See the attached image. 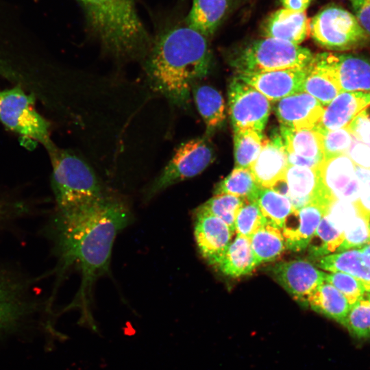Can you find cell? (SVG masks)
Masks as SVG:
<instances>
[{
  "label": "cell",
  "mask_w": 370,
  "mask_h": 370,
  "mask_svg": "<svg viewBox=\"0 0 370 370\" xmlns=\"http://www.w3.org/2000/svg\"><path fill=\"white\" fill-rule=\"evenodd\" d=\"M214 150L206 137L182 143L160 173L145 190L149 200L167 188L201 173L213 160Z\"/></svg>",
  "instance_id": "obj_8"
},
{
  "label": "cell",
  "mask_w": 370,
  "mask_h": 370,
  "mask_svg": "<svg viewBox=\"0 0 370 370\" xmlns=\"http://www.w3.org/2000/svg\"><path fill=\"white\" fill-rule=\"evenodd\" d=\"M260 187L249 169L234 168L215 188L214 195L228 194L256 201Z\"/></svg>",
  "instance_id": "obj_29"
},
{
  "label": "cell",
  "mask_w": 370,
  "mask_h": 370,
  "mask_svg": "<svg viewBox=\"0 0 370 370\" xmlns=\"http://www.w3.org/2000/svg\"><path fill=\"white\" fill-rule=\"evenodd\" d=\"M246 201L228 194L214 195L199 208L222 220L234 233L235 220L239 209Z\"/></svg>",
  "instance_id": "obj_33"
},
{
  "label": "cell",
  "mask_w": 370,
  "mask_h": 370,
  "mask_svg": "<svg viewBox=\"0 0 370 370\" xmlns=\"http://www.w3.org/2000/svg\"><path fill=\"white\" fill-rule=\"evenodd\" d=\"M343 241V232L325 214L321 219L308 246L309 256L318 259L336 251Z\"/></svg>",
  "instance_id": "obj_31"
},
{
  "label": "cell",
  "mask_w": 370,
  "mask_h": 370,
  "mask_svg": "<svg viewBox=\"0 0 370 370\" xmlns=\"http://www.w3.org/2000/svg\"><path fill=\"white\" fill-rule=\"evenodd\" d=\"M322 135L324 159L340 154H346L353 135L347 127L334 130H322L315 127Z\"/></svg>",
  "instance_id": "obj_38"
},
{
  "label": "cell",
  "mask_w": 370,
  "mask_h": 370,
  "mask_svg": "<svg viewBox=\"0 0 370 370\" xmlns=\"http://www.w3.org/2000/svg\"><path fill=\"white\" fill-rule=\"evenodd\" d=\"M310 33L319 45L336 51L356 49L369 40L353 13L337 5H329L314 15Z\"/></svg>",
  "instance_id": "obj_6"
},
{
  "label": "cell",
  "mask_w": 370,
  "mask_h": 370,
  "mask_svg": "<svg viewBox=\"0 0 370 370\" xmlns=\"http://www.w3.org/2000/svg\"><path fill=\"white\" fill-rule=\"evenodd\" d=\"M256 202L263 216L280 229L294 209L288 197L271 188L260 187Z\"/></svg>",
  "instance_id": "obj_32"
},
{
  "label": "cell",
  "mask_w": 370,
  "mask_h": 370,
  "mask_svg": "<svg viewBox=\"0 0 370 370\" xmlns=\"http://www.w3.org/2000/svg\"><path fill=\"white\" fill-rule=\"evenodd\" d=\"M249 239L256 266L275 260L286 248L282 231L269 221Z\"/></svg>",
  "instance_id": "obj_27"
},
{
  "label": "cell",
  "mask_w": 370,
  "mask_h": 370,
  "mask_svg": "<svg viewBox=\"0 0 370 370\" xmlns=\"http://www.w3.org/2000/svg\"><path fill=\"white\" fill-rule=\"evenodd\" d=\"M304 88L324 107L342 92L324 52L313 55L306 67Z\"/></svg>",
  "instance_id": "obj_21"
},
{
  "label": "cell",
  "mask_w": 370,
  "mask_h": 370,
  "mask_svg": "<svg viewBox=\"0 0 370 370\" xmlns=\"http://www.w3.org/2000/svg\"><path fill=\"white\" fill-rule=\"evenodd\" d=\"M194 236L199 251L208 264L217 267L234 232L222 220L199 208L195 214Z\"/></svg>",
  "instance_id": "obj_12"
},
{
  "label": "cell",
  "mask_w": 370,
  "mask_h": 370,
  "mask_svg": "<svg viewBox=\"0 0 370 370\" xmlns=\"http://www.w3.org/2000/svg\"><path fill=\"white\" fill-rule=\"evenodd\" d=\"M236 77L262 93L269 101H277L304 92L306 67L239 74Z\"/></svg>",
  "instance_id": "obj_13"
},
{
  "label": "cell",
  "mask_w": 370,
  "mask_h": 370,
  "mask_svg": "<svg viewBox=\"0 0 370 370\" xmlns=\"http://www.w3.org/2000/svg\"><path fill=\"white\" fill-rule=\"evenodd\" d=\"M286 147L281 135L265 138L257 158L250 166L254 179L260 187L270 188L282 178L288 169Z\"/></svg>",
  "instance_id": "obj_18"
},
{
  "label": "cell",
  "mask_w": 370,
  "mask_h": 370,
  "mask_svg": "<svg viewBox=\"0 0 370 370\" xmlns=\"http://www.w3.org/2000/svg\"><path fill=\"white\" fill-rule=\"evenodd\" d=\"M358 182L359 196L354 204L360 214L368 217H370V178Z\"/></svg>",
  "instance_id": "obj_43"
},
{
  "label": "cell",
  "mask_w": 370,
  "mask_h": 370,
  "mask_svg": "<svg viewBox=\"0 0 370 370\" xmlns=\"http://www.w3.org/2000/svg\"><path fill=\"white\" fill-rule=\"evenodd\" d=\"M288 165L318 169L324 160L321 134L314 127L294 130L280 127Z\"/></svg>",
  "instance_id": "obj_16"
},
{
  "label": "cell",
  "mask_w": 370,
  "mask_h": 370,
  "mask_svg": "<svg viewBox=\"0 0 370 370\" xmlns=\"http://www.w3.org/2000/svg\"><path fill=\"white\" fill-rule=\"evenodd\" d=\"M370 260V242L360 249Z\"/></svg>",
  "instance_id": "obj_46"
},
{
  "label": "cell",
  "mask_w": 370,
  "mask_h": 370,
  "mask_svg": "<svg viewBox=\"0 0 370 370\" xmlns=\"http://www.w3.org/2000/svg\"><path fill=\"white\" fill-rule=\"evenodd\" d=\"M317 260L319 268L347 273L358 280L366 291L370 293V260L360 249L331 254Z\"/></svg>",
  "instance_id": "obj_23"
},
{
  "label": "cell",
  "mask_w": 370,
  "mask_h": 370,
  "mask_svg": "<svg viewBox=\"0 0 370 370\" xmlns=\"http://www.w3.org/2000/svg\"><path fill=\"white\" fill-rule=\"evenodd\" d=\"M230 0H193L186 25L205 37L212 36L224 18Z\"/></svg>",
  "instance_id": "obj_24"
},
{
  "label": "cell",
  "mask_w": 370,
  "mask_h": 370,
  "mask_svg": "<svg viewBox=\"0 0 370 370\" xmlns=\"http://www.w3.org/2000/svg\"><path fill=\"white\" fill-rule=\"evenodd\" d=\"M347 127L356 138L370 146V103Z\"/></svg>",
  "instance_id": "obj_40"
},
{
  "label": "cell",
  "mask_w": 370,
  "mask_h": 370,
  "mask_svg": "<svg viewBox=\"0 0 370 370\" xmlns=\"http://www.w3.org/2000/svg\"><path fill=\"white\" fill-rule=\"evenodd\" d=\"M0 122L8 129L47 149L50 124L36 110L34 99L20 86L0 90Z\"/></svg>",
  "instance_id": "obj_7"
},
{
  "label": "cell",
  "mask_w": 370,
  "mask_h": 370,
  "mask_svg": "<svg viewBox=\"0 0 370 370\" xmlns=\"http://www.w3.org/2000/svg\"><path fill=\"white\" fill-rule=\"evenodd\" d=\"M346 154L356 166L370 169V146L354 136L352 145Z\"/></svg>",
  "instance_id": "obj_41"
},
{
  "label": "cell",
  "mask_w": 370,
  "mask_h": 370,
  "mask_svg": "<svg viewBox=\"0 0 370 370\" xmlns=\"http://www.w3.org/2000/svg\"><path fill=\"white\" fill-rule=\"evenodd\" d=\"M192 90L197 108L208 132L213 131L222 125L225 119V102L221 94L208 85H194Z\"/></svg>",
  "instance_id": "obj_28"
},
{
  "label": "cell",
  "mask_w": 370,
  "mask_h": 370,
  "mask_svg": "<svg viewBox=\"0 0 370 370\" xmlns=\"http://www.w3.org/2000/svg\"><path fill=\"white\" fill-rule=\"evenodd\" d=\"M22 310L16 288L0 278V330L14 321Z\"/></svg>",
  "instance_id": "obj_36"
},
{
  "label": "cell",
  "mask_w": 370,
  "mask_h": 370,
  "mask_svg": "<svg viewBox=\"0 0 370 370\" xmlns=\"http://www.w3.org/2000/svg\"><path fill=\"white\" fill-rule=\"evenodd\" d=\"M262 32L264 38L299 45L310 34V21L305 12L282 8L273 12L264 20Z\"/></svg>",
  "instance_id": "obj_19"
},
{
  "label": "cell",
  "mask_w": 370,
  "mask_h": 370,
  "mask_svg": "<svg viewBox=\"0 0 370 370\" xmlns=\"http://www.w3.org/2000/svg\"><path fill=\"white\" fill-rule=\"evenodd\" d=\"M256 267L249 238L237 235L216 267L226 275L237 278L249 274Z\"/></svg>",
  "instance_id": "obj_26"
},
{
  "label": "cell",
  "mask_w": 370,
  "mask_h": 370,
  "mask_svg": "<svg viewBox=\"0 0 370 370\" xmlns=\"http://www.w3.org/2000/svg\"><path fill=\"white\" fill-rule=\"evenodd\" d=\"M370 103V92H341L326 107L319 124L322 130H334L347 126Z\"/></svg>",
  "instance_id": "obj_20"
},
{
  "label": "cell",
  "mask_w": 370,
  "mask_h": 370,
  "mask_svg": "<svg viewBox=\"0 0 370 370\" xmlns=\"http://www.w3.org/2000/svg\"><path fill=\"white\" fill-rule=\"evenodd\" d=\"M47 149L52 166L51 184L59 216L82 213L109 195L94 169L82 158L54 144Z\"/></svg>",
  "instance_id": "obj_4"
},
{
  "label": "cell",
  "mask_w": 370,
  "mask_h": 370,
  "mask_svg": "<svg viewBox=\"0 0 370 370\" xmlns=\"http://www.w3.org/2000/svg\"><path fill=\"white\" fill-rule=\"evenodd\" d=\"M269 271L284 289L306 307L308 297L325 282L326 273L305 260L280 262L271 267Z\"/></svg>",
  "instance_id": "obj_11"
},
{
  "label": "cell",
  "mask_w": 370,
  "mask_h": 370,
  "mask_svg": "<svg viewBox=\"0 0 370 370\" xmlns=\"http://www.w3.org/2000/svg\"><path fill=\"white\" fill-rule=\"evenodd\" d=\"M131 221L126 203L110 195L82 213L59 216L61 255L65 266L74 264L80 269L82 293L95 278L108 271L115 238Z\"/></svg>",
  "instance_id": "obj_1"
},
{
  "label": "cell",
  "mask_w": 370,
  "mask_h": 370,
  "mask_svg": "<svg viewBox=\"0 0 370 370\" xmlns=\"http://www.w3.org/2000/svg\"><path fill=\"white\" fill-rule=\"evenodd\" d=\"M104 52L119 60H144L152 41L135 0H78Z\"/></svg>",
  "instance_id": "obj_3"
},
{
  "label": "cell",
  "mask_w": 370,
  "mask_h": 370,
  "mask_svg": "<svg viewBox=\"0 0 370 370\" xmlns=\"http://www.w3.org/2000/svg\"><path fill=\"white\" fill-rule=\"evenodd\" d=\"M318 171L323 204L328 205L334 199L356 203L360 185L355 164L347 154L324 159Z\"/></svg>",
  "instance_id": "obj_10"
},
{
  "label": "cell",
  "mask_w": 370,
  "mask_h": 370,
  "mask_svg": "<svg viewBox=\"0 0 370 370\" xmlns=\"http://www.w3.org/2000/svg\"><path fill=\"white\" fill-rule=\"evenodd\" d=\"M312 0H280L283 8L297 12H304Z\"/></svg>",
  "instance_id": "obj_44"
},
{
  "label": "cell",
  "mask_w": 370,
  "mask_h": 370,
  "mask_svg": "<svg viewBox=\"0 0 370 370\" xmlns=\"http://www.w3.org/2000/svg\"><path fill=\"white\" fill-rule=\"evenodd\" d=\"M369 242L370 232L367 218L358 212L344 229L343 241L336 251L360 249Z\"/></svg>",
  "instance_id": "obj_37"
},
{
  "label": "cell",
  "mask_w": 370,
  "mask_h": 370,
  "mask_svg": "<svg viewBox=\"0 0 370 370\" xmlns=\"http://www.w3.org/2000/svg\"><path fill=\"white\" fill-rule=\"evenodd\" d=\"M325 282L340 291L352 305L366 292L361 282L354 277L342 272L325 273Z\"/></svg>",
  "instance_id": "obj_39"
},
{
  "label": "cell",
  "mask_w": 370,
  "mask_h": 370,
  "mask_svg": "<svg viewBox=\"0 0 370 370\" xmlns=\"http://www.w3.org/2000/svg\"><path fill=\"white\" fill-rule=\"evenodd\" d=\"M353 14L370 40V0H349Z\"/></svg>",
  "instance_id": "obj_42"
},
{
  "label": "cell",
  "mask_w": 370,
  "mask_h": 370,
  "mask_svg": "<svg viewBox=\"0 0 370 370\" xmlns=\"http://www.w3.org/2000/svg\"><path fill=\"white\" fill-rule=\"evenodd\" d=\"M324 109L317 99L303 92L279 100L275 112L280 127L299 130L316 127L321 122Z\"/></svg>",
  "instance_id": "obj_14"
},
{
  "label": "cell",
  "mask_w": 370,
  "mask_h": 370,
  "mask_svg": "<svg viewBox=\"0 0 370 370\" xmlns=\"http://www.w3.org/2000/svg\"><path fill=\"white\" fill-rule=\"evenodd\" d=\"M7 66L0 60V73L3 74L6 70Z\"/></svg>",
  "instance_id": "obj_47"
},
{
  "label": "cell",
  "mask_w": 370,
  "mask_h": 370,
  "mask_svg": "<svg viewBox=\"0 0 370 370\" xmlns=\"http://www.w3.org/2000/svg\"><path fill=\"white\" fill-rule=\"evenodd\" d=\"M8 211L7 206L5 204L0 202V221L6 216Z\"/></svg>",
  "instance_id": "obj_45"
},
{
  "label": "cell",
  "mask_w": 370,
  "mask_h": 370,
  "mask_svg": "<svg viewBox=\"0 0 370 370\" xmlns=\"http://www.w3.org/2000/svg\"><path fill=\"white\" fill-rule=\"evenodd\" d=\"M367 218V220H368L369 228V232H370V217H368Z\"/></svg>",
  "instance_id": "obj_48"
},
{
  "label": "cell",
  "mask_w": 370,
  "mask_h": 370,
  "mask_svg": "<svg viewBox=\"0 0 370 370\" xmlns=\"http://www.w3.org/2000/svg\"><path fill=\"white\" fill-rule=\"evenodd\" d=\"M288 197L294 209L321 202V186L318 169L288 165L284 175Z\"/></svg>",
  "instance_id": "obj_22"
},
{
  "label": "cell",
  "mask_w": 370,
  "mask_h": 370,
  "mask_svg": "<svg viewBox=\"0 0 370 370\" xmlns=\"http://www.w3.org/2000/svg\"><path fill=\"white\" fill-rule=\"evenodd\" d=\"M307 306L343 326L350 304L340 291L325 282L310 294Z\"/></svg>",
  "instance_id": "obj_25"
},
{
  "label": "cell",
  "mask_w": 370,
  "mask_h": 370,
  "mask_svg": "<svg viewBox=\"0 0 370 370\" xmlns=\"http://www.w3.org/2000/svg\"><path fill=\"white\" fill-rule=\"evenodd\" d=\"M143 60L150 87L171 105L186 108L193 87L209 71L211 53L206 37L188 25L176 26L157 37Z\"/></svg>",
  "instance_id": "obj_2"
},
{
  "label": "cell",
  "mask_w": 370,
  "mask_h": 370,
  "mask_svg": "<svg viewBox=\"0 0 370 370\" xmlns=\"http://www.w3.org/2000/svg\"><path fill=\"white\" fill-rule=\"evenodd\" d=\"M342 92H370V59L324 52Z\"/></svg>",
  "instance_id": "obj_17"
},
{
  "label": "cell",
  "mask_w": 370,
  "mask_h": 370,
  "mask_svg": "<svg viewBox=\"0 0 370 370\" xmlns=\"http://www.w3.org/2000/svg\"><path fill=\"white\" fill-rule=\"evenodd\" d=\"M229 114L234 130H264L271 112L269 100L236 76L228 88Z\"/></svg>",
  "instance_id": "obj_9"
},
{
  "label": "cell",
  "mask_w": 370,
  "mask_h": 370,
  "mask_svg": "<svg viewBox=\"0 0 370 370\" xmlns=\"http://www.w3.org/2000/svg\"><path fill=\"white\" fill-rule=\"evenodd\" d=\"M325 212L319 201L293 209L281 228L286 248L295 252L306 249Z\"/></svg>",
  "instance_id": "obj_15"
},
{
  "label": "cell",
  "mask_w": 370,
  "mask_h": 370,
  "mask_svg": "<svg viewBox=\"0 0 370 370\" xmlns=\"http://www.w3.org/2000/svg\"><path fill=\"white\" fill-rule=\"evenodd\" d=\"M235 168L249 169L265 141L262 132L245 128L234 130Z\"/></svg>",
  "instance_id": "obj_30"
},
{
  "label": "cell",
  "mask_w": 370,
  "mask_h": 370,
  "mask_svg": "<svg viewBox=\"0 0 370 370\" xmlns=\"http://www.w3.org/2000/svg\"><path fill=\"white\" fill-rule=\"evenodd\" d=\"M343 326L358 338L370 337V293L366 291L350 306Z\"/></svg>",
  "instance_id": "obj_34"
},
{
  "label": "cell",
  "mask_w": 370,
  "mask_h": 370,
  "mask_svg": "<svg viewBox=\"0 0 370 370\" xmlns=\"http://www.w3.org/2000/svg\"><path fill=\"white\" fill-rule=\"evenodd\" d=\"M313 53L306 47L270 38L254 40L234 55L231 65L237 75L303 69Z\"/></svg>",
  "instance_id": "obj_5"
},
{
  "label": "cell",
  "mask_w": 370,
  "mask_h": 370,
  "mask_svg": "<svg viewBox=\"0 0 370 370\" xmlns=\"http://www.w3.org/2000/svg\"><path fill=\"white\" fill-rule=\"evenodd\" d=\"M267 222L256 201H246L236 215L235 232L237 235L250 238Z\"/></svg>",
  "instance_id": "obj_35"
}]
</instances>
